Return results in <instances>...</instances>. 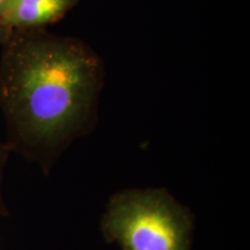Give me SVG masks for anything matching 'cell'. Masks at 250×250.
<instances>
[{"mask_svg": "<svg viewBox=\"0 0 250 250\" xmlns=\"http://www.w3.org/2000/svg\"><path fill=\"white\" fill-rule=\"evenodd\" d=\"M2 45L7 146L48 174L62 151L94 127L104 66L85 42L44 28L9 30Z\"/></svg>", "mask_w": 250, "mask_h": 250, "instance_id": "1", "label": "cell"}, {"mask_svg": "<svg viewBox=\"0 0 250 250\" xmlns=\"http://www.w3.org/2000/svg\"><path fill=\"white\" fill-rule=\"evenodd\" d=\"M101 229L122 250H191L193 215L166 189H127L110 198Z\"/></svg>", "mask_w": 250, "mask_h": 250, "instance_id": "2", "label": "cell"}, {"mask_svg": "<svg viewBox=\"0 0 250 250\" xmlns=\"http://www.w3.org/2000/svg\"><path fill=\"white\" fill-rule=\"evenodd\" d=\"M79 0H6L0 8V26L35 29L61 20Z\"/></svg>", "mask_w": 250, "mask_h": 250, "instance_id": "3", "label": "cell"}, {"mask_svg": "<svg viewBox=\"0 0 250 250\" xmlns=\"http://www.w3.org/2000/svg\"><path fill=\"white\" fill-rule=\"evenodd\" d=\"M9 151H11V149L8 148L7 144L0 143V215L8 214V210L6 208V205L1 195V181H2V171H4V167H5L6 161H7Z\"/></svg>", "mask_w": 250, "mask_h": 250, "instance_id": "4", "label": "cell"}, {"mask_svg": "<svg viewBox=\"0 0 250 250\" xmlns=\"http://www.w3.org/2000/svg\"><path fill=\"white\" fill-rule=\"evenodd\" d=\"M9 33L8 29H6L2 26H0V44H2L4 43V41L6 40V37H7Z\"/></svg>", "mask_w": 250, "mask_h": 250, "instance_id": "5", "label": "cell"}, {"mask_svg": "<svg viewBox=\"0 0 250 250\" xmlns=\"http://www.w3.org/2000/svg\"><path fill=\"white\" fill-rule=\"evenodd\" d=\"M5 1H6V0H0V8H1V6L5 4Z\"/></svg>", "mask_w": 250, "mask_h": 250, "instance_id": "6", "label": "cell"}]
</instances>
